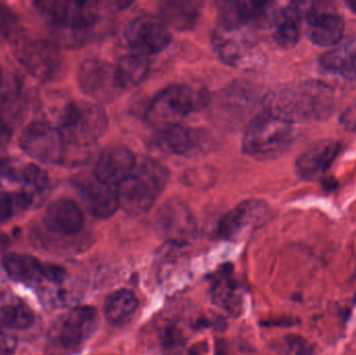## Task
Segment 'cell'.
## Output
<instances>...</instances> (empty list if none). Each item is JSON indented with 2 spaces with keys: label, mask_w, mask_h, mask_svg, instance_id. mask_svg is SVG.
I'll list each match as a JSON object with an SVG mask.
<instances>
[{
  "label": "cell",
  "mask_w": 356,
  "mask_h": 355,
  "mask_svg": "<svg viewBox=\"0 0 356 355\" xmlns=\"http://www.w3.org/2000/svg\"><path fill=\"white\" fill-rule=\"evenodd\" d=\"M336 96L330 85L309 81L273 92L266 99V112L286 122L324 121L334 114Z\"/></svg>",
  "instance_id": "obj_1"
},
{
  "label": "cell",
  "mask_w": 356,
  "mask_h": 355,
  "mask_svg": "<svg viewBox=\"0 0 356 355\" xmlns=\"http://www.w3.org/2000/svg\"><path fill=\"white\" fill-rule=\"evenodd\" d=\"M169 172L162 164L149 158H137L133 172L117 187L120 208L139 216L149 212L166 188Z\"/></svg>",
  "instance_id": "obj_2"
},
{
  "label": "cell",
  "mask_w": 356,
  "mask_h": 355,
  "mask_svg": "<svg viewBox=\"0 0 356 355\" xmlns=\"http://www.w3.org/2000/svg\"><path fill=\"white\" fill-rule=\"evenodd\" d=\"M35 6L58 39L67 44L85 41L97 21V2L46 0L35 2Z\"/></svg>",
  "instance_id": "obj_3"
},
{
  "label": "cell",
  "mask_w": 356,
  "mask_h": 355,
  "mask_svg": "<svg viewBox=\"0 0 356 355\" xmlns=\"http://www.w3.org/2000/svg\"><path fill=\"white\" fill-rule=\"evenodd\" d=\"M294 140V124L264 110L247 125L243 151L259 160H270L282 156Z\"/></svg>",
  "instance_id": "obj_4"
},
{
  "label": "cell",
  "mask_w": 356,
  "mask_h": 355,
  "mask_svg": "<svg viewBox=\"0 0 356 355\" xmlns=\"http://www.w3.org/2000/svg\"><path fill=\"white\" fill-rule=\"evenodd\" d=\"M108 125V115L99 104L73 101L63 110L58 129L66 147L89 148L104 135Z\"/></svg>",
  "instance_id": "obj_5"
},
{
  "label": "cell",
  "mask_w": 356,
  "mask_h": 355,
  "mask_svg": "<svg viewBox=\"0 0 356 355\" xmlns=\"http://www.w3.org/2000/svg\"><path fill=\"white\" fill-rule=\"evenodd\" d=\"M207 102L205 92L184 83H175L154 96L146 110L145 119L150 125L162 131L179 125L188 115L202 108Z\"/></svg>",
  "instance_id": "obj_6"
},
{
  "label": "cell",
  "mask_w": 356,
  "mask_h": 355,
  "mask_svg": "<svg viewBox=\"0 0 356 355\" xmlns=\"http://www.w3.org/2000/svg\"><path fill=\"white\" fill-rule=\"evenodd\" d=\"M99 324L97 312L92 306H77L56 319L48 333L51 355H73L96 333Z\"/></svg>",
  "instance_id": "obj_7"
},
{
  "label": "cell",
  "mask_w": 356,
  "mask_h": 355,
  "mask_svg": "<svg viewBox=\"0 0 356 355\" xmlns=\"http://www.w3.org/2000/svg\"><path fill=\"white\" fill-rule=\"evenodd\" d=\"M211 43L220 60L234 68L253 70L263 62L261 49L244 33V29L218 26L213 31Z\"/></svg>",
  "instance_id": "obj_8"
},
{
  "label": "cell",
  "mask_w": 356,
  "mask_h": 355,
  "mask_svg": "<svg viewBox=\"0 0 356 355\" xmlns=\"http://www.w3.org/2000/svg\"><path fill=\"white\" fill-rule=\"evenodd\" d=\"M20 146L25 154L45 164L60 163L66 150L58 127L45 121H35L27 125L21 135Z\"/></svg>",
  "instance_id": "obj_9"
},
{
  "label": "cell",
  "mask_w": 356,
  "mask_h": 355,
  "mask_svg": "<svg viewBox=\"0 0 356 355\" xmlns=\"http://www.w3.org/2000/svg\"><path fill=\"white\" fill-rule=\"evenodd\" d=\"M16 56L24 68L40 81H54L62 72V53L51 42L25 40L17 47Z\"/></svg>",
  "instance_id": "obj_10"
},
{
  "label": "cell",
  "mask_w": 356,
  "mask_h": 355,
  "mask_svg": "<svg viewBox=\"0 0 356 355\" xmlns=\"http://www.w3.org/2000/svg\"><path fill=\"white\" fill-rule=\"evenodd\" d=\"M77 79L83 93L100 104L113 101L123 91L117 79L116 66L99 58L83 60Z\"/></svg>",
  "instance_id": "obj_11"
},
{
  "label": "cell",
  "mask_w": 356,
  "mask_h": 355,
  "mask_svg": "<svg viewBox=\"0 0 356 355\" xmlns=\"http://www.w3.org/2000/svg\"><path fill=\"white\" fill-rule=\"evenodd\" d=\"M156 227L169 243L186 245L198 236V225L192 210L177 199L165 202L156 216Z\"/></svg>",
  "instance_id": "obj_12"
},
{
  "label": "cell",
  "mask_w": 356,
  "mask_h": 355,
  "mask_svg": "<svg viewBox=\"0 0 356 355\" xmlns=\"http://www.w3.org/2000/svg\"><path fill=\"white\" fill-rule=\"evenodd\" d=\"M305 20L312 43L319 47H334L342 41L345 31L343 17L327 4L305 3Z\"/></svg>",
  "instance_id": "obj_13"
},
{
  "label": "cell",
  "mask_w": 356,
  "mask_h": 355,
  "mask_svg": "<svg viewBox=\"0 0 356 355\" xmlns=\"http://www.w3.org/2000/svg\"><path fill=\"white\" fill-rule=\"evenodd\" d=\"M2 266L13 281L29 287L44 283L60 285L67 274L62 267L43 264L37 258L25 254H8L2 258Z\"/></svg>",
  "instance_id": "obj_14"
},
{
  "label": "cell",
  "mask_w": 356,
  "mask_h": 355,
  "mask_svg": "<svg viewBox=\"0 0 356 355\" xmlns=\"http://www.w3.org/2000/svg\"><path fill=\"white\" fill-rule=\"evenodd\" d=\"M219 25L226 29H244L246 26L272 25L276 13L273 2H218Z\"/></svg>",
  "instance_id": "obj_15"
},
{
  "label": "cell",
  "mask_w": 356,
  "mask_h": 355,
  "mask_svg": "<svg viewBox=\"0 0 356 355\" xmlns=\"http://www.w3.org/2000/svg\"><path fill=\"white\" fill-rule=\"evenodd\" d=\"M125 35L133 51L145 56L163 51L172 41V35L164 21L152 16L134 19Z\"/></svg>",
  "instance_id": "obj_16"
},
{
  "label": "cell",
  "mask_w": 356,
  "mask_h": 355,
  "mask_svg": "<svg viewBox=\"0 0 356 355\" xmlns=\"http://www.w3.org/2000/svg\"><path fill=\"white\" fill-rule=\"evenodd\" d=\"M269 216V206L263 200H244L222 217L218 233L222 239H241L263 224Z\"/></svg>",
  "instance_id": "obj_17"
},
{
  "label": "cell",
  "mask_w": 356,
  "mask_h": 355,
  "mask_svg": "<svg viewBox=\"0 0 356 355\" xmlns=\"http://www.w3.org/2000/svg\"><path fill=\"white\" fill-rule=\"evenodd\" d=\"M73 185L86 208L95 218H111L120 208L117 188L102 183L94 174L83 173L77 175Z\"/></svg>",
  "instance_id": "obj_18"
},
{
  "label": "cell",
  "mask_w": 356,
  "mask_h": 355,
  "mask_svg": "<svg viewBox=\"0 0 356 355\" xmlns=\"http://www.w3.org/2000/svg\"><path fill=\"white\" fill-rule=\"evenodd\" d=\"M211 143V137L202 129L180 124L162 129L156 139V144L163 151L182 158L202 154Z\"/></svg>",
  "instance_id": "obj_19"
},
{
  "label": "cell",
  "mask_w": 356,
  "mask_h": 355,
  "mask_svg": "<svg viewBox=\"0 0 356 355\" xmlns=\"http://www.w3.org/2000/svg\"><path fill=\"white\" fill-rule=\"evenodd\" d=\"M136 163L137 156L129 148L108 146L98 156L93 174L102 183L117 188L133 172Z\"/></svg>",
  "instance_id": "obj_20"
},
{
  "label": "cell",
  "mask_w": 356,
  "mask_h": 355,
  "mask_svg": "<svg viewBox=\"0 0 356 355\" xmlns=\"http://www.w3.org/2000/svg\"><path fill=\"white\" fill-rule=\"evenodd\" d=\"M46 229L56 235H79L85 225V217L76 202L69 198H60L52 202L44 215Z\"/></svg>",
  "instance_id": "obj_21"
},
{
  "label": "cell",
  "mask_w": 356,
  "mask_h": 355,
  "mask_svg": "<svg viewBox=\"0 0 356 355\" xmlns=\"http://www.w3.org/2000/svg\"><path fill=\"white\" fill-rule=\"evenodd\" d=\"M340 151L339 142L332 139L316 142L296 160V170L302 179L315 181L327 172Z\"/></svg>",
  "instance_id": "obj_22"
},
{
  "label": "cell",
  "mask_w": 356,
  "mask_h": 355,
  "mask_svg": "<svg viewBox=\"0 0 356 355\" xmlns=\"http://www.w3.org/2000/svg\"><path fill=\"white\" fill-rule=\"evenodd\" d=\"M305 2H293L276 13L272 27L276 43L282 48H293L301 37L305 20Z\"/></svg>",
  "instance_id": "obj_23"
},
{
  "label": "cell",
  "mask_w": 356,
  "mask_h": 355,
  "mask_svg": "<svg viewBox=\"0 0 356 355\" xmlns=\"http://www.w3.org/2000/svg\"><path fill=\"white\" fill-rule=\"evenodd\" d=\"M324 70L347 81H356V35L341 42L320 58Z\"/></svg>",
  "instance_id": "obj_24"
},
{
  "label": "cell",
  "mask_w": 356,
  "mask_h": 355,
  "mask_svg": "<svg viewBox=\"0 0 356 355\" xmlns=\"http://www.w3.org/2000/svg\"><path fill=\"white\" fill-rule=\"evenodd\" d=\"M138 308V299L129 290L113 292L104 300V313L108 324L122 327L129 324Z\"/></svg>",
  "instance_id": "obj_25"
},
{
  "label": "cell",
  "mask_w": 356,
  "mask_h": 355,
  "mask_svg": "<svg viewBox=\"0 0 356 355\" xmlns=\"http://www.w3.org/2000/svg\"><path fill=\"white\" fill-rule=\"evenodd\" d=\"M0 322L8 329H29L35 322V314L31 306L13 293L0 294Z\"/></svg>",
  "instance_id": "obj_26"
},
{
  "label": "cell",
  "mask_w": 356,
  "mask_h": 355,
  "mask_svg": "<svg viewBox=\"0 0 356 355\" xmlns=\"http://www.w3.org/2000/svg\"><path fill=\"white\" fill-rule=\"evenodd\" d=\"M202 2L165 1L160 6L161 19L167 26L179 31H188L196 24Z\"/></svg>",
  "instance_id": "obj_27"
},
{
  "label": "cell",
  "mask_w": 356,
  "mask_h": 355,
  "mask_svg": "<svg viewBox=\"0 0 356 355\" xmlns=\"http://www.w3.org/2000/svg\"><path fill=\"white\" fill-rule=\"evenodd\" d=\"M149 70L147 56L133 52L122 56L117 64V79L123 91L134 89L147 77Z\"/></svg>",
  "instance_id": "obj_28"
},
{
  "label": "cell",
  "mask_w": 356,
  "mask_h": 355,
  "mask_svg": "<svg viewBox=\"0 0 356 355\" xmlns=\"http://www.w3.org/2000/svg\"><path fill=\"white\" fill-rule=\"evenodd\" d=\"M1 173L8 181L21 183L31 191H42L48 185L47 173L35 165L6 162L1 166Z\"/></svg>",
  "instance_id": "obj_29"
},
{
  "label": "cell",
  "mask_w": 356,
  "mask_h": 355,
  "mask_svg": "<svg viewBox=\"0 0 356 355\" xmlns=\"http://www.w3.org/2000/svg\"><path fill=\"white\" fill-rule=\"evenodd\" d=\"M238 293H236V288L232 283H218L213 287V300L218 306H222L227 311L236 312V306H238Z\"/></svg>",
  "instance_id": "obj_30"
},
{
  "label": "cell",
  "mask_w": 356,
  "mask_h": 355,
  "mask_svg": "<svg viewBox=\"0 0 356 355\" xmlns=\"http://www.w3.org/2000/svg\"><path fill=\"white\" fill-rule=\"evenodd\" d=\"M31 202L29 194L13 196L0 192V221L10 218L17 208H25Z\"/></svg>",
  "instance_id": "obj_31"
},
{
  "label": "cell",
  "mask_w": 356,
  "mask_h": 355,
  "mask_svg": "<svg viewBox=\"0 0 356 355\" xmlns=\"http://www.w3.org/2000/svg\"><path fill=\"white\" fill-rule=\"evenodd\" d=\"M164 355H180L182 347V338L175 327H167L162 335Z\"/></svg>",
  "instance_id": "obj_32"
},
{
  "label": "cell",
  "mask_w": 356,
  "mask_h": 355,
  "mask_svg": "<svg viewBox=\"0 0 356 355\" xmlns=\"http://www.w3.org/2000/svg\"><path fill=\"white\" fill-rule=\"evenodd\" d=\"M16 26V16L8 6L0 4V42L10 37Z\"/></svg>",
  "instance_id": "obj_33"
},
{
  "label": "cell",
  "mask_w": 356,
  "mask_h": 355,
  "mask_svg": "<svg viewBox=\"0 0 356 355\" xmlns=\"http://www.w3.org/2000/svg\"><path fill=\"white\" fill-rule=\"evenodd\" d=\"M291 352L295 355H312L314 354V348L309 345L302 337L297 335H289L286 337Z\"/></svg>",
  "instance_id": "obj_34"
},
{
  "label": "cell",
  "mask_w": 356,
  "mask_h": 355,
  "mask_svg": "<svg viewBox=\"0 0 356 355\" xmlns=\"http://www.w3.org/2000/svg\"><path fill=\"white\" fill-rule=\"evenodd\" d=\"M340 122L347 131H356V100L342 113Z\"/></svg>",
  "instance_id": "obj_35"
},
{
  "label": "cell",
  "mask_w": 356,
  "mask_h": 355,
  "mask_svg": "<svg viewBox=\"0 0 356 355\" xmlns=\"http://www.w3.org/2000/svg\"><path fill=\"white\" fill-rule=\"evenodd\" d=\"M13 137V129L4 117L0 115V151L10 144Z\"/></svg>",
  "instance_id": "obj_36"
},
{
  "label": "cell",
  "mask_w": 356,
  "mask_h": 355,
  "mask_svg": "<svg viewBox=\"0 0 356 355\" xmlns=\"http://www.w3.org/2000/svg\"><path fill=\"white\" fill-rule=\"evenodd\" d=\"M15 346H16V343L13 337L0 331V355L12 354L14 352Z\"/></svg>",
  "instance_id": "obj_37"
},
{
  "label": "cell",
  "mask_w": 356,
  "mask_h": 355,
  "mask_svg": "<svg viewBox=\"0 0 356 355\" xmlns=\"http://www.w3.org/2000/svg\"><path fill=\"white\" fill-rule=\"evenodd\" d=\"M297 321H295L294 319L292 318H282L277 319V320L270 321L268 323V327H293V325L296 324Z\"/></svg>",
  "instance_id": "obj_38"
},
{
  "label": "cell",
  "mask_w": 356,
  "mask_h": 355,
  "mask_svg": "<svg viewBox=\"0 0 356 355\" xmlns=\"http://www.w3.org/2000/svg\"><path fill=\"white\" fill-rule=\"evenodd\" d=\"M8 244H10V240H8V236L3 231H0V254L6 251V248L8 247Z\"/></svg>",
  "instance_id": "obj_39"
},
{
  "label": "cell",
  "mask_w": 356,
  "mask_h": 355,
  "mask_svg": "<svg viewBox=\"0 0 356 355\" xmlns=\"http://www.w3.org/2000/svg\"><path fill=\"white\" fill-rule=\"evenodd\" d=\"M347 6L356 14V0H350V1H346Z\"/></svg>",
  "instance_id": "obj_40"
},
{
  "label": "cell",
  "mask_w": 356,
  "mask_h": 355,
  "mask_svg": "<svg viewBox=\"0 0 356 355\" xmlns=\"http://www.w3.org/2000/svg\"><path fill=\"white\" fill-rule=\"evenodd\" d=\"M2 83H3V76H2L1 69H0V88H1Z\"/></svg>",
  "instance_id": "obj_41"
}]
</instances>
